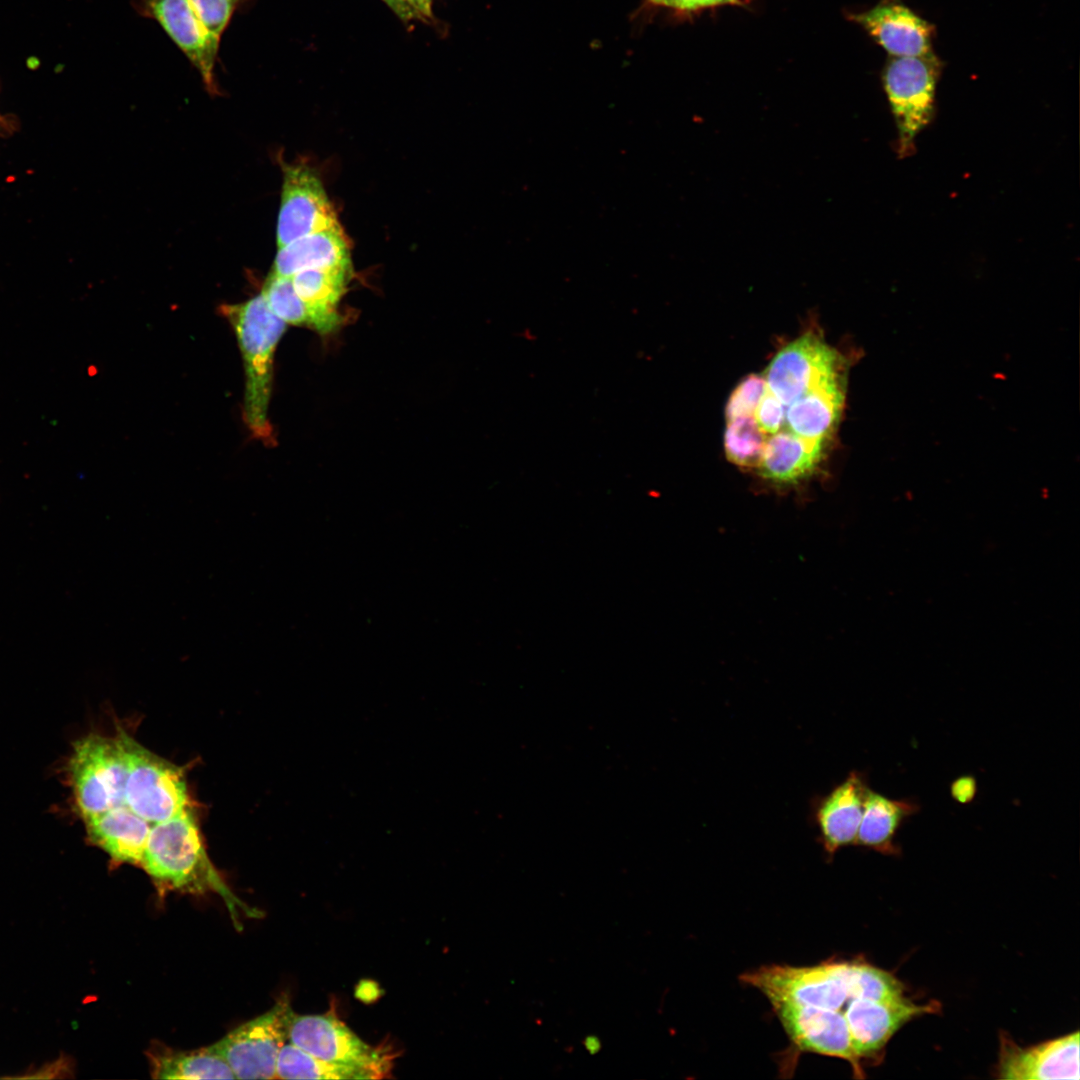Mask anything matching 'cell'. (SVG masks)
<instances>
[{
  "label": "cell",
  "instance_id": "17",
  "mask_svg": "<svg viewBox=\"0 0 1080 1080\" xmlns=\"http://www.w3.org/2000/svg\"><path fill=\"white\" fill-rule=\"evenodd\" d=\"M826 443L803 439L792 432L774 433L765 441L758 464L761 475L774 483L792 485L811 476L824 457Z\"/></svg>",
  "mask_w": 1080,
  "mask_h": 1080
},
{
  "label": "cell",
  "instance_id": "29",
  "mask_svg": "<svg viewBox=\"0 0 1080 1080\" xmlns=\"http://www.w3.org/2000/svg\"><path fill=\"white\" fill-rule=\"evenodd\" d=\"M657 6L680 11H696L720 5L736 4L739 0H649Z\"/></svg>",
  "mask_w": 1080,
  "mask_h": 1080
},
{
  "label": "cell",
  "instance_id": "31",
  "mask_svg": "<svg viewBox=\"0 0 1080 1080\" xmlns=\"http://www.w3.org/2000/svg\"><path fill=\"white\" fill-rule=\"evenodd\" d=\"M416 17L431 18L432 0H405Z\"/></svg>",
  "mask_w": 1080,
  "mask_h": 1080
},
{
  "label": "cell",
  "instance_id": "7",
  "mask_svg": "<svg viewBox=\"0 0 1080 1080\" xmlns=\"http://www.w3.org/2000/svg\"><path fill=\"white\" fill-rule=\"evenodd\" d=\"M292 1013L289 999L283 996L269 1011L238 1026L210 1048L227 1062L236 1079H274Z\"/></svg>",
  "mask_w": 1080,
  "mask_h": 1080
},
{
  "label": "cell",
  "instance_id": "16",
  "mask_svg": "<svg viewBox=\"0 0 1080 1080\" xmlns=\"http://www.w3.org/2000/svg\"><path fill=\"white\" fill-rule=\"evenodd\" d=\"M88 838L114 861L141 865L152 824L122 805L83 819Z\"/></svg>",
  "mask_w": 1080,
  "mask_h": 1080
},
{
  "label": "cell",
  "instance_id": "2",
  "mask_svg": "<svg viewBox=\"0 0 1080 1080\" xmlns=\"http://www.w3.org/2000/svg\"><path fill=\"white\" fill-rule=\"evenodd\" d=\"M219 312L232 326L245 371L243 418L251 434L265 444L274 441L268 408L272 391L273 357L286 323L268 307L261 294Z\"/></svg>",
  "mask_w": 1080,
  "mask_h": 1080
},
{
  "label": "cell",
  "instance_id": "13",
  "mask_svg": "<svg viewBox=\"0 0 1080 1080\" xmlns=\"http://www.w3.org/2000/svg\"><path fill=\"white\" fill-rule=\"evenodd\" d=\"M998 1073L1008 1080L1079 1079V1032L1031 1047L1002 1037Z\"/></svg>",
  "mask_w": 1080,
  "mask_h": 1080
},
{
  "label": "cell",
  "instance_id": "26",
  "mask_svg": "<svg viewBox=\"0 0 1080 1080\" xmlns=\"http://www.w3.org/2000/svg\"><path fill=\"white\" fill-rule=\"evenodd\" d=\"M765 390L766 383L763 377L750 375L743 379L729 397L726 406L727 420L754 415Z\"/></svg>",
  "mask_w": 1080,
  "mask_h": 1080
},
{
  "label": "cell",
  "instance_id": "27",
  "mask_svg": "<svg viewBox=\"0 0 1080 1080\" xmlns=\"http://www.w3.org/2000/svg\"><path fill=\"white\" fill-rule=\"evenodd\" d=\"M188 1L206 29L220 39L240 3V0Z\"/></svg>",
  "mask_w": 1080,
  "mask_h": 1080
},
{
  "label": "cell",
  "instance_id": "14",
  "mask_svg": "<svg viewBox=\"0 0 1080 1080\" xmlns=\"http://www.w3.org/2000/svg\"><path fill=\"white\" fill-rule=\"evenodd\" d=\"M937 1009L935 1002L916 1004L905 997L891 1002L852 1000L845 1017L857 1057H875L905 1023Z\"/></svg>",
  "mask_w": 1080,
  "mask_h": 1080
},
{
  "label": "cell",
  "instance_id": "21",
  "mask_svg": "<svg viewBox=\"0 0 1080 1080\" xmlns=\"http://www.w3.org/2000/svg\"><path fill=\"white\" fill-rule=\"evenodd\" d=\"M261 295L270 310L286 324L305 326L326 335L335 332L343 323L339 312L322 313L309 307L296 294L291 277L270 273Z\"/></svg>",
  "mask_w": 1080,
  "mask_h": 1080
},
{
  "label": "cell",
  "instance_id": "18",
  "mask_svg": "<svg viewBox=\"0 0 1080 1080\" xmlns=\"http://www.w3.org/2000/svg\"><path fill=\"white\" fill-rule=\"evenodd\" d=\"M845 390L846 379L809 390L785 411V423L803 439L827 443L839 422Z\"/></svg>",
  "mask_w": 1080,
  "mask_h": 1080
},
{
  "label": "cell",
  "instance_id": "12",
  "mask_svg": "<svg viewBox=\"0 0 1080 1080\" xmlns=\"http://www.w3.org/2000/svg\"><path fill=\"white\" fill-rule=\"evenodd\" d=\"M868 789L864 775L854 770L828 793L812 800L811 818L827 856L855 844Z\"/></svg>",
  "mask_w": 1080,
  "mask_h": 1080
},
{
  "label": "cell",
  "instance_id": "5",
  "mask_svg": "<svg viewBox=\"0 0 1080 1080\" xmlns=\"http://www.w3.org/2000/svg\"><path fill=\"white\" fill-rule=\"evenodd\" d=\"M119 732L128 766L125 805L152 825L187 809L183 770L147 750L124 731Z\"/></svg>",
  "mask_w": 1080,
  "mask_h": 1080
},
{
  "label": "cell",
  "instance_id": "24",
  "mask_svg": "<svg viewBox=\"0 0 1080 1080\" xmlns=\"http://www.w3.org/2000/svg\"><path fill=\"white\" fill-rule=\"evenodd\" d=\"M278 1079H376L366 1070L336 1065L319 1059L298 1046L285 1042L281 1047L275 1069Z\"/></svg>",
  "mask_w": 1080,
  "mask_h": 1080
},
{
  "label": "cell",
  "instance_id": "1",
  "mask_svg": "<svg viewBox=\"0 0 1080 1080\" xmlns=\"http://www.w3.org/2000/svg\"><path fill=\"white\" fill-rule=\"evenodd\" d=\"M141 865L160 889L196 894L208 891L217 893L237 928L241 927V914L249 917L260 915V911L242 902L229 889L214 868L189 807L151 826Z\"/></svg>",
  "mask_w": 1080,
  "mask_h": 1080
},
{
  "label": "cell",
  "instance_id": "4",
  "mask_svg": "<svg viewBox=\"0 0 1080 1080\" xmlns=\"http://www.w3.org/2000/svg\"><path fill=\"white\" fill-rule=\"evenodd\" d=\"M940 63L931 53L917 57H890L882 83L897 129V152L906 158L915 150L917 136L934 115Z\"/></svg>",
  "mask_w": 1080,
  "mask_h": 1080
},
{
  "label": "cell",
  "instance_id": "28",
  "mask_svg": "<svg viewBox=\"0 0 1080 1080\" xmlns=\"http://www.w3.org/2000/svg\"><path fill=\"white\" fill-rule=\"evenodd\" d=\"M785 411V405L766 388L754 412V418L766 435L768 433L774 434L785 423Z\"/></svg>",
  "mask_w": 1080,
  "mask_h": 1080
},
{
  "label": "cell",
  "instance_id": "25",
  "mask_svg": "<svg viewBox=\"0 0 1080 1080\" xmlns=\"http://www.w3.org/2000/svg\"><path fill=\"white\" fill-rule=\"evenodd\" d=\"M765 441L766 434L759 427L754 415L728 420L724 447L731 462L742 467H757Z\"/></svg>",
  "mask_w": 1080,
  "mask_h": 1080
},
{
  "label": "cell",
  "instance_id": "20",
  "mask_svg": "<svg viewBox=\"0 0 1080 1080\" xmlns=\"http://www.w3.org/2000/svg\"><path fill=\"white\" fill-rule=\"evenodd\" d=\"M918 809L913 801L890 799L869 788L854 845L885 855H897L896 833L904 820Z\"/></svg>",
  "mask_w": 1080,
  "mask_h": 1080
},
{
  "label": "cell",
  "instance_id": "10",
  "mask_svg": "<svg viewBox=\"0 0 1080 1080\" xmlns=\"http://www.w3.org/2000/svg\"><path fill=\"white\" fill-rule=\"evenodd\" d=\"M771 1005L795 1048L846 1060L855 1077H864L843 1013L787 1003Z\"/></svg>",
  "mask_w": 1080,
  "mask_h": 1080
},
{
  "label": "cell",
  "instance_id": "3",
  "mask_svg": "<svg viewBox=\"0 0 1080 1080\" xmlns=\"http://www.w3.org/2000/svg\"><path fill=\"white\" fill-rule=\"evenodd\" d=\"M128 773L120 732L78 740L68 762L74 803L82 819L125 805Z\"/></svg>",
  "mask_w": 1080,
  "mask_h": 1080
},
{
  "label": "cell",
  "instance_id": "30",
  "mask_svg": "<svg viewBox=\"0 0 1080 1080\" xmlns=\"http://www.w3.org/2000/svg\"><path fill=\"white\" fill-rule=\"evenodd\" d=\"M976 791V780L972 776H961L951 784L952 797L963 804L972 801Z\"/></svg>",
  "mask_w": 1080,
  "mask_h": 1080
},
{
  "label": "cell",
  "instance_id": "15",
  "mask_svg": "<svg viewBox=\"0 0 1080 1080\" xmlns=\"http://www.w3.org/2000/svg\"><path fill=\"white\" fill-rule=\"evenodd\" d=\"M852 19L890 57H917L933 53V26L897 0H882Z\"/></svg>",
  "mask_w": 1080,
  "mask_h": 1080
},
{
  "label": "cell",
  "instance_id": "32",
  "mask_svg": "<svg viewBox=\"0 0 1080 1080\" xmlns=\"http://www.w3.org/2000/svg\"><path fill=\"white\" fill-rule=\"evenodd\" d=\"M389 7L403 20L409 21L415 15L405 0H384Z\"/></svg>",
  "mask_w": 1080,
  "mask_h": 1080
},
{
  "label": "cell",
  "instance_id": "9",
  "mask_svg": "<svg viewBox=\"0 0 1080 1080\" xmlns=\"http://www.w3.org/2000/svg\"><path fill=\"white\" fill-rule=\"evenodd\" d=\"M340 226L319 177L305 165L284 167L277 245L281 248L306 235Z\"/></svg>",
  "mask_w": 1080,
  "mask_h": 1080
},
{
  "label": "cell",
  "instance_id": "23",
  "mask_svg": "<svg viewBox=\"0 0 1080 1080\" xmlns=\"http://www.w3.org/2000/svg\"><path fill=\"white\" fill-rule=\"evenodd\" d=\"M351 265L311 268L291 276L296 294L312 309L323 313L338 312L350 278Z\"/></svg>",
  "mask_w": 1080,
  "mask_h": 1080
},
{
  "label": "cell",
  "instance_id": "33",
  "mask_svg": "<svg viewBox=\"0 0 1080 1080\" xmlns=\"http://www.w3.org/2000/svg\"><path fill=\"white\" fill-rule=\"evenodd\" d=\"M583 1045L591 1055H595L601 1050V1041L595 1035L586 1036L583 1039Z\"/></svg>",
  "mask_w": 1080,
  "mask_h": 1080
},
{
  "label": "cell",
  "instance_id": "8",
  "mask_svg": "<svg viewBox=\"0 0 1080 1080\" xmlns=\"http://www.w3.org/2000/svg\"><path fill=\"white\" fill-rule=\"evenodd\" d=\"M845 376L841 354L817 335L807 333L777 353L764 379L767 390L786 406L809 390Z\"/></svg>",
  "mask_w": 1080,
  "mask_h": 1080
},
{
  "label": "cell",
  "instance_id": "6",
  "mask_svg": "<svg viewBox=\"0 0 1080 1080\" xmlns=\"http://www.w3.org/2000/svg\"><path fill=\"white\" fill-rule=\"evenodd\" d=\"M288 1042L326 1062L371 1072L376 1079L387 1077L392 1053L384 1046L365 1043L334 1013L291 1015Z\"/></svg>",
  "mask_w": 1080,
  "mask_h": 1080
},
{
  "label": "cell",
  "instance_id": "11",
  "mask_svg": "<svg viewBox=\"0 0 1080 1080\" xmlns=\"http://www.w3.org/2000/svg\"><path fill=\"white\" fill-rule=\"evenodd\" d=\"M138 10L163 28L199 71L208 92L218 91L215 65L220 38L203 25L188 0H139Z\"/></svg>",
  "mask_w": 1080,
  "mask_h": 1080
},
{
  "label": "cell",
  "instance_id": "22",
  "mask_svg": "<svg viewBox=\"0 0 1080 1080\" xmlns=\"http://www.w3.org/2000/svg\"><path fill=\"white\" fill-rule=\"evenodd\" d=\"M158 1079H236L227 1062L210 1046L192 1051L160 1049L150 1055Z\"/></svg>",
  "mask_w": 1080,
  "mask_h": 1080
},
{
  "label": "cell",
  "instance_id": "19",
  "mask_svg": "<svg viewBox=\"0 0 1080 1080\" xmlns=\"http://www.w3.org/2000/svg\"><path fill=\"white\" fill-rule=\"evenodd\" d=\"M349 265V245L341 226H336L278 248L271 273L291 277L305 269Z\"/></svg>",
  "mask_w": 1080,
  "mask_h": 1080
}]
</instances>
